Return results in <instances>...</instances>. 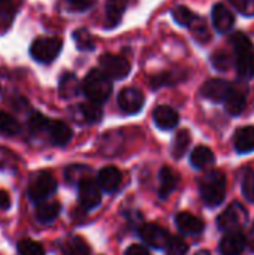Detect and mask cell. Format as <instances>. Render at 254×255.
<instances>
[{
	"mask_svg": "<svg viewBox=\"0 0 254 255\" xmlns=\"http://www.w3.org/2000/svg\"><path fill=\"white\" fill-rule=\"evenodd\" d=\"M234 46V58L237 72L244 79H252L254 76V46L244 33H235L231 39Z\"/></svg>",
	"mask_w": 254,
	"mask_h": 255,
	"instance_id": "cell-1",
	"label": "cell"
},
{
	"mask_svg": "<svg viewBox=\"0 0 254 255\" xmlns=\"http://www.w3.org/2000/svg\"><path fill=\"white\" fill-rule=\"evenodd\" d=\"M81 90L90 102L100 105L109 99L112 93V82L100 69H93L84 78Z\"/></svg>",
	"mask_w": 254,
	"mask_h": 255,
	"instance_id": "cell-2",
	"label": "cell"
},
{
	"mask_svg": "<svg viewBox=\"0 0 254 255\" xmlns=\"http://www.w3.org/2000/svg\"><path fill=\"white\" fill-rule=\"evenodd\" d=\"M201 197L208 206H219L226 197V178L222 172L213 170L202 176L199 184Z\"/></svg>",
	"mask_w": 254,
	"mask_h": 255,
	"instance_id": "cell-3",
	"label": "cell"
},
{
	"mask_svg": "<svg viewBox=\"0 0 254 255\" xmlns=\"http://www.w3.org/2000/svg\"><path fill=\"white\" fill-rule=\"evenodd\" d=\"M57 190V181L54 176L48 172H39L36 173L28 184V197L34 203H42L45 202L49 196H52Z\"/></svg>",
	"mask_w": 254,
	"mask_h": 255,
	"instance_id": "cell-4",
	"label": "cell"
},
{
	"mask_svg": "<svg viewBox=\"0 0 254 255\" xmlns=\"http://www.w3.org/2000/svg\"><path fill=\"white\" fill-rule=\"evenodd\" d=\"M61 40L58 37H37L30 46V55L39 63L54 61L61 51Z\"/></svg>",
	"mask_w": 254,
	"mask_h": 255,
	"instance_id": "cell-5",
	"label": "cell"
},
{
	"mask_svg": "<svg viewBox=\"0 0 254 255\" xmlns=\"http://www.w3.org/2000/svg\"><path fill=\"white\" fill-rule=\"evenodd\" d=\"M249 220V214L246 211V208L238 203V202H234L226 211H223L219 218H217V227L222 230V232H238L241 230V227L247 223Z\"/></svg>",
	"mask_w": 254,
	"mask_h": 255,
	"instance_id": "cell-6",
	"label": "cell"
},
{
	"mask_svg": "<svg viewBox=\"0 0 254 255\" xmlns=\"http://www.w3.org/2000/svg\"><path fill=\"white\" fill-rule=\"evenodd\" d=\"M100 70L112 81V79H123L130 73V63L115 54H103L99 60Z\"/></svg>",
	"mask_w": 254,
	"mask_h": 255,
	"instance_id": "cell-7",
	"label": "cell"
},
{
	"mask_svg": "<svg viewBox=\"0 0 254 255\" xmlns=\"http://www.w3.org/2000/svg\"><path fill=\"white\" fill-rule=\"evenodd\" d=\"M78 200L85 211H91L97 208L102 202L100 185L94 179L85 178L78 184Z\"/></svg>",
	"mask_w": 254,
	"mask_h": 255,
	"instance_id": "cell-8",
	"label": "cell"
},
{
	"mask_svg": "<svg viewBox=\"0 0 254 255\" xmlns=\"http://www.w3.org/2000/svg\"><path fill=\"white\" fill-rule=\"evenodd\" d=\"M139 236L147 245H150V247H153L156 250L166 248L169 241H171L168 232L165 229H162L160 226H157V224H145V226H142L139 229Z\"/></svg>",
	"mask_w": 254,
	"mask_h": 255,
	"instance_id": "cell-9",
	"label": "cell"
},
{
	"mask_svg": "<svg viewBox=\"0 0 254 255\" xmlns=\"http://www.w3.org/2000/svg\"><path fill=\"white\" fill-rule=\"evenodd\" d=\"M118 105H120L121 111L129 115L138 114L144 106V94L138 88L127 87V88L121 90V93L118 94Z\"/></svg>",
	"mask_w": 254,
	"mask_h": 255,
	"instance_id": "cell-10",
	"label": "cell"
},
{
	"mask_svg": "<svg viewBox=\"0 0 254 255\" xmlns=\"http://www.w3.org/2000/svg\"><path fill=\"white\" fill-rule=\"evenodd\" d=\"M45 133L48 134L49 142L52 145H57V146H64L72 139V128L63 121L49 120L48 124H46Z\"/></svg>",
	"mask_w": 254,
	"mask_h": 255,
	"instance_id": "cell-11",
	"label": "cell"
},
{
	"mask_svg": "<svg viewBox=\"0 0 254 255\" xmlns=\"http://www.w3.org/2000/svg\"><path fill=\"white\" fill-rule=\"evenodd\" d=\"M247 244H249L247 238L243 235L241 230L231 232L222 239L219 250H220L222 255H241L244 253Z\"/></svg>",
	"mask_w": 254,
	"mask_h": 255,
	"instance_id": "cell-12",
	"label": "cell"
},
{
	"mask_svg": "<svg viewBox=\"0 0 254 255\" xmlns=\"http://www.w3.org/2000/svg\"><path fill=\"white\" fill-rule=\"evenodd\" d=\"M232 85L223 79H210L202 87V96L211 102H225L232 91Z\"/></svg>",
	"mask_w": 254,
	"mask_h": 255,
	"instance_id": "cell-13",
	"label": "cell"
},
{
	"mask_svg": "<svg viewBox=\"0 0 254 255\" xmlns=\"http://www.w3.org/2000/svg\"><path fill=\"white\" fill-rule=\"evenodd\" d=\"M211 16H213L214 28H216L219 33H228V31L234 27L235 16H234V13H232L225 4H222V3L214 4Z\"/></svg>",
	"mask_w": 254,
	"mask_h": 255,
	"instance_id": "cell-14",
	"label": "cell"
},
{
	"mask_svg": "<svg viewBox=\"0 0 254 255\" xmlns=\"http://www.w3.org/2000/svg\"><path fill=\"white\" fill-rule=\"evenodd\" d=\"M153 118H154V123L159 128L162 130H171L174 128L178 121H180V117H178V112L171 108V106H166V105H162V106H157L154 109V114H153Z\"/></svg>",
	"mask_w": 254,
	"mask_h": 255,
	"instance_id": "cell-15",
	"label": "cell"
},
{
	"mask_svg": "<svg viewBox=\"0 0 254 255\" xmlns=\"http://www.w3.org/2000/svg\"><path fill=\"white\" fill-rule=\"evenodd\" d=\"M75 120L79 123H85V124H94L99 123L102 118V109L97 103L88 102V103H81L75 108V114H73Z\"/></svg>",
	"mask_w": 254,
	"mask_h": 255,
	"instance_id": "cell-16",
	"label": "cell"
},
{
	"mask_svg": "<svg viewBox=\"0 0 254 255\" xmlns=\"http://www.w3.org/2000/svg\"><path fill=\"white\" fill-rule=\"evenodd\" d=\"M99 185L103 191L106 193H114L118 190L120 184H121V172L114 167V166H108V167H103L100 172H99Z\"/></svg>",
	"mask_w": 254,
	"mask_h": 255,
	"instance_id": "cell-17",
	"label": "cell"
},
{
	"mask_svg": "<svg viewBox=\"0 0 254 255\" xmlns=\"http://www.w3.org/2000/svg\"><path fill=\"white\" fill-rule=\"evenodd\" d=\"M177 227L180 229V232L186 233V235H201L204 230V223L202 220H199L198 217L189 214V212H180L177 215Z\"/></svg>",
	"mask_w": 254,
	"mask_h": 255,
	"instance_id": "cell-18",
	"label": "cell"
},
{
	"mask_svg": "<svg viewBox=\"0 0 254 255\" xmlns=\"http://www.w3.org/2000/svg\"><path fill=\"white\" fill-rule=\"evenodd\" d=\"M235 149L241 154H247L254 151V127L247 126L240 130H237L234 137Z\"/></svg>",
	"mask_w": 254,
	"mask_h": 255,
	"instance_id": "cell-19",
	"label": "cell"
},
{
	"mask_svg": "<svg viewBox=\"0 0 254 255\" xmlns=\"http://www.w3.org/2000/svg\"><path fill=\"white\" fill-rule=\"evenodd\" d=\"M177 182L178 179L174 170L169 167H162L159 172V196L162 199H166L168 196H171V193L177 187Z\"/></svg>",
	"mask_w": 254,
	"mask_h": 255,
	"instance_id": "cell-20",
	"label": "cell"
},
{
	"mask_svg": "<svg viewBox=\"0 0 254 255\" xmlns=\"http://www.w3.org/2000/svg\"><path fill=\"white\" fill-rule=\"evenodd\" d=\"M214 160H216L214 152H213L208 146H202V145L198 146V148H195L193 152H192V155H190L192 164H193L196 169H199V170L213 166V164H214Z\"/></svg>",
	"mask_w": 254,
	"mask_h": 255,
	"instance_id": "cell-21",
	"label": "cell"
},
{
	"mask_svg": "<svg viewBox=\"0 0 254 255\" xmlns=\"http://www.w3.org/2000/svg\"><path fill=\"white\" fill-rule=\"evenodd\" d=\"M126 6H127L126 0H106L105 12H106V19H108L109 27H115L120 22V19L124 15Z\"/></svg>",
	"mask_w": 254,
	"mask_h": 255,
	"instance_id": "cell-22",
	"label": "cell"
},
{
	"mask_svg": "<svg viewBox=\"0 0 254 255\" xmlns=\"http://www.w3.org/2000/svg\"><path fill=\"white\" fill-rule=\"evenodd\" d=\"M246 103H247L246 94L241 90L232 88L231 94L225 100V108L231 115H240L246 109Z\"/></svg>",
	"mask_w": 254,
	"mask_h": 255,
	"instance_id": "cell-23",
	"label": "cell"
},
{
	"mask_svg": "<svg viewBox=\"0 0 254 255\" xmlns=\"http://www.w3.org/2000/svg\"><path fill=\"white\" fill-rule=\"evenodd\" d=\"M61 206L58 202H42L36 208V217L40 223H51L60 215Z\"/></svg>",
	"mask_w": 254,
	"mask_h": 255,
	"instance_id": "cell-24",
	"label": "cell"
},
{
	"mask_svg": "<svg viewBox=\"0 0 254 255\" xmlns=\"http://www.w3.org/2000/svg\"><path fill=\"white\" fill-rule=\"evenodd\" d=\"M81 90V85L76 79L75 75L72 73H66L61 79H60V96L64 99H70L73 96H76Z\"/></svg>",
	"mask_w": 254,
	"mask_h": 255,
	"instance_id": "cell-25",
	"label": "cell"
},
{
	"mask_svg": "<svg viewBox=\"0 0 254 255\" xmlns=\"http://www.w3.org/2000/svg\"><path fill=\"white\" fill-rule=\"evenodd\" d=\"M63 251L66 255H90V247L82 238H70L66 241Z\"/></svg>",
	"mask_w": 254,
	"mask_h": 255,
	"instance_id": "cell-26",
	"label": "cell"
},
{
	"mask_svg": "<svg viewBox=\"0 0 254 255\" xmlns=\"http://www.w3.org/2000/svg\"><path fill=\"white\" fill-rule=\"evenodd\" d=\"M189 145H190V133L187 130H180L172 142V155L175 158H181L186 154Z\"/></svg>",
	"mask_w": 254,
	"mask_h": 255,
	"instance_id": "cell-27",
	"label": "cell"
},
{
	"mask_svg": "<svg viewBox=\"0 0 254 255\" xmlns=\"http://www.w3.org/2000/svg\"><path fill=\"white\" fill-rule=\"evenodd\" d=\"M172 16L174 19L177 21V24L183 25V27H192L193 22L199 18L196 13H193L189 7L186 6H177L174 10H172Z\"/></svg>",
	"mask_w": 254,
	"mask_h": 255,
	"instance_id": "cell-28",
	"label": "cell"
},
{
	"mask_svg": "<svg viewBox=\"0 0 254 255\" xmlns=\"http://www.w3.org/2000/svg\"><path fill=\"white\" fill-rule=\"evenodd\" d=\"M19 128H21L19 123L12 115L0 111V133L12 136V134H16L19 131Z\"/></svg>",
	"mask_w": 254,
	"mask_h": 255,
	"instance_id": "cell-29",
	"label": "cell"
},
{
	"mask_svg": "<svg viewBox=\"0 0 254 255\" xmlns=\"http://www.w3.org/2000/svg\"><path fill=\"white\" fill-rule=\"evenodd\" d=\"M73 40L79 51H93L94 49V40H93L91 34L88 33V30H85V28L76 30L73 33Z\"/></svg>",
	"mask_w": 254,
	"mask_h": 255,
	"instance_id": "cell-30",
	"label": "cell"
},
{
	"mask_svg": "<svg viewBox=\"0 0 254 255\" xmlns=\"http://www.w3.org/2000/svg\"><path fill=\"white\" fill-rule=\"evenodd\" d=\"M16 250H18L19 255H45L42 245L34 241H30V239H24V241L18 242Z\"/></svg>",
	"mask_w": 254,
	"mask_h": 255,
	"instance_id": "cell-31",
	"label": "cell"
},
{
	"mask_svg": "<svg viewBox=\"0 0 254 255\" xmlns=\"http://www.w3.org/2000/svg\"><path fill=\"white\" fill-rule=\"evenodd\" d=\"M189 251V245L186 244L184 239L178 238V236H174L171 238L168 247H166V253L168 255H186Z\"/></svg>",
	"mask_w": 254,
	"mask_h": 255,
	"instance_id": "cell-32",
	"label": "cell"
},
{
	"mask_svg": "<svg viewBox=\"0 0 254 255\" xmlns=\"http://www.w3.org/2000/svg\"><path fill=\"white\" fill-rule=\"evenodd\" d=\"M18 0H0V19L4 22L10 21L15 15Z\"/></svg>",
	"mask_w": 254,
	"mask_h": 255,
	"instance_id": "cell-33",
	"label": "cell"
},
{
	"mask_svg": "<svg viewBox=\"0 0 254 255\" xmlns=\"http://www.w3.org/2000/svg\"><path fill=\"white\" fill-rule=\"evenodd\" d=\"M87 172L88 169L84 167V166H72L66 170V179L69 182H73V184H79L81 181H84L87 176Z\"/></svg>",
	"mask_w": 254,
	"mask_h": 255,
	"instance_id": "cell-34",
	"label": "cell"
},
{
	"mask_svg": "<svg viewBox=\"0 0 254 255\" xmlns=\"http://www.w3.org/2000/svg\"><path fill=\"white\" fill-rule=\"evenodd\" d=\"M243 193L249 202L254 203V172L246 173L243 179Z\"/></svg>",
	"mask_w": 254,
	"mask_h": 255,
	"instance_id": "cell-35",
	"label": "cell"
},
{
	"mask_svg": "<svg viewBox=\"0 0 254 255\" xmlns=\"http://www.w3.org/2000/svg\"><path fill=\"white\" fill-rule=\"evenodd\" d=\"M235 9L247 16H254V0H229Z\"/></svg>",
	"mask_w": 254,
	"mask_h": 255,
	"instance_id": "cell-36",
	"label": "cell"
},
{
	"mask_svg": "<svg viewBox=\"0 0 254 255\" xmlns=\"http://www.w3.org/2000/svg\"><path fill=\"white\" fill-rule=\"evenodd\" d=\"M213 64L217 67V69H228L231 66V60H229V55L225 54V52H217L213 55Z\"/></svg>",
	"mask_w": 254,
	"mask_h": 255,
	"instance_id": "cell-37",
	"label": "cell"
},
{
	"mask_svg": "<svg viewBox=\"0 0 254 255\" xmlns=\"http://www.w3.org/2000/svg\"><path fill=\"white\" fill-rule=\"evenodd\" d=\"M69 6L75 10H87L94 4V0H67Z\"/></svg>",
	"mask_w": 254,
	"mask_h": 255,
	"instance_id": "cell-38",
	"label": "cell"
},
{
	"mask_svg": "<svg viewBox=\"0 0 254 255\" xmlns=\"http://www.w3.org/2000/svg\"><path fill=\"white\" fill-rule=\"evenodd\" d=\"M124 255H151L148 253V250H145V247L142 245H132L127 248L126 254Z\"/></svg>",
	"mask_w": 254,
	"mask_h": 255,
	"instance_id": "cell-39",
	"label": "cell"
},
{
	"mask_svg": "<svg viewBox=\"0 0 254 255\" xmlns=\"http://www.w3.org/2000/svg\"><path fill=\"white\" fill-rule=\"evenodd\" d=\"M10 206V196L4 190H0V209H9Z\"/></svg>",
	"mask_w": 254,
	"mask_h": 255,
	"instance_id": "cell-40",
	"label": "cell"
},
{
	"mask_svg": "<svg viewBox=\"0 0 254 255\" xmlns=\"http://www.w3.org/2000/svg\"><path fill=\"white\" fill-rule=\"evenodd\" d=\"M249 245H250V250L254 253V226L253 230H252V238H250V241H249Z\"/></svg>",
	"mask_w": 254,
	"mask_h": 255,
	"instance_id": "cell-41",
	"label": "cell"
},
{
	"mask_svg": "<svg viewBox=\"0 0 254 255\" xmlns=\"http://www.w3.org/2000/svg\"><path fill=\"white\" fill-rule=\"evenodd\" d=\"M196 255H211V254H210L208 251H199Z\"/></svg>",
	"mask_w": 254,
	"mask_h": 255,
	"instance_id": "cell-42",
	"label": "cell"
}]
</instances>
